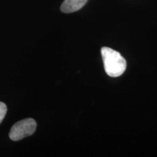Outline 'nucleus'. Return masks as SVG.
<instances>
[{
	"instance_id": "20e7f679",
	"label": "nucleus",
	"mask_w": 157,
	"mask_h": 157,
	"mask_svg": "<svg viewBox=\"0 0 157 157\" xmlns=\"http://www.w3.org/2000/svg\"><path fill=\"white\" fill-rule=\"evenodd\" d=\"M6 113H7V105L2 102H0V124L5 117Z\"/></svg>"
},
{
	"instance_id": "7ed1b4c3",
	"label": "nucleus",
	"mask_w": 157,
	"mask_h": 157,
	"mask_svg": "<svg viewBox=\"0 0 157 157\" xmlns=\"http://www.w3.org/2000/svg\"><path fill=\"white\" fill-rule=\"evenodd\" d=\"M88 0H64L60 10L64 13H71L80 10L87 2Z\"/></svg>"
},
{
	"instance_id": "f03ea898",
	"label": "nucleus",
	"mask_w": 157,
	"mask_h": 157,
	"mask_svg": "<svg viewBox=\"0 0 157 157\" xmlns=\"http://www.w3.org/2000/svg\"><path fill=\"white\" fill-rule=\"evenodd\" d=\"M36 122L34 119L29 118V119H23L15 123L10 129L9 133L10 138L12 140L18 141L25 138V137L31 136L36 131Z\"/></svg>"
},
{
	"instance_id": "f257e3e1",
	"label": "nucleus",
	"mask_w": 157,
	"mask_h": 157,
	"mask_svg": "<svg viewBox=\"0 0 157 157\" xmlns=\"http://www.w3.org/2000/svg\"><path fill=\"white\" fill-rule=\"evenodd\" d=\"M101 56L104 69L108 75L111 77H118L122 75L126 70L127 62L119 52L104 47L101 48Z\"/></svg>"
}]
</instances>
